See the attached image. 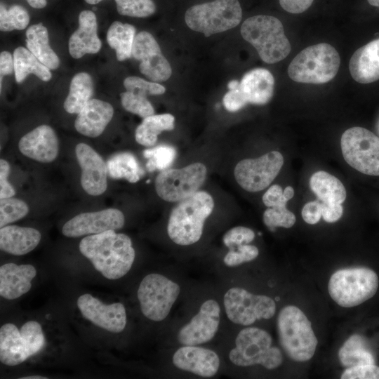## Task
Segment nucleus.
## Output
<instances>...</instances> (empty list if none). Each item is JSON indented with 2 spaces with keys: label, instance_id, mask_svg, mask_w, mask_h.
Returning a JSON list of instances; mask_svg holds the SVG:
<instances>
[{
  "label": "nucleus",
  "instance_id": "2eb2a0df",
  "mask_svg": "<svg viewBox=\"0 0 379 379\" xmlns=\"http://www.w3.org/2000/svg\"><path fill=\"white\" fill-rule=\"evenodd\" d=\"M132 56L140 62V72L152 81H165L171 76V67L150 33L142 31L135 35Z\"/></svg>",
  "mask_w": 379,
  "mask_h": 379
},
{
  "label": "nucleus",
  "instance_id": "4c0bfd02",
  "mask_svg": "<svg viewBox=\"0 0 379 379\" xmlns=\"http://www.w3.org/2000/svg\"><path fill=\"white\" fill-rule=\"evenodd\" d=\"M29 207L21 199L8 197L0 200V227L17 221L27 215Z\"/></svg>",
  "mask_w": 379,
  "mask_h": 379
},
{
  "label": "nucleus",
  "instance_id": "f3484780",
  "mask_svg": "<svg viewBox=\"0 0 379 379\" xmlns=\"http://www.w3.org/2000/svg\"><path fill=\"white\" fill-rule=\"evenodd\" d=\"M220 307L214 300L205 301L199 312L183 326L178 340L183 345H198L210 341L216 334L220 324Z\"/></svg>",
  "mask_w": 379,
  "mask_h": 379
},
{
  "label": "nucleus",
  "instance_id": "bf43d9fd",
  "mask_svg": "<svg viewBox=\"0 0 379 379\" xmlns=\"http://www.w3.org/2000/svg\"><path fill=\"white\" fill-rule=\"evenodd\" d=\"M370 5L379 7V0H367Z\"/></svg>",
  "mask_w": 379,
  "mask_h": 379
},
{
  "label": "nucleus",
  "instance_id": "de8ad7c7",
  "mask_svg": "<svg viewBox=\"0 0 379 379\" xmlns=\"http://www.w3.org/2000/svg\"><path fill=\"white\" fill-rule=\"evenodd\" d=\"M284 190L279 185H272L263 194L262 202L269 207L286 205L287 200L283 196Z\"/></svg>",
  "mask_w": 379,
  "mask_h": 379
},
{
  "label": "nucleus",
  "instance_id": "58836bf2",
  "mask_svg": "<svg viewBox=\"0 0 379 379\" xmlns=\"http://www.w3.org/2000/svg\"><path fill=\"white\" fill-rule=\"evenodd\" d=\"M120 96L121 105L126 111L143 119L154 114V107L147 96L127 91L121 93Z\"/></svg>",
  "mask_w": 379,
  "mask_h": 379
},
{
  "label": "nucleus",
  "instance_id": "49530a36",
  "mask_svg": "<svg viewBox=\"0 0 379 379\" xmlns=\"http://www.w3.org/2000/svg\"><path fill=\"white\" fill-rule=\"evenodd\" d=\"M222 102L225 109L231 112L239 111L248 104L239 89V84L225 93Z\"/></svg>",
  "mask_w": 379,
  "mask_h": 379
},
{
  "label": "nucleus",
  "instance_id": "a19ab883",
  "mask_svg": "<svg viewBox=\"0 0 379 379\" xmlns=\"http://www.w3.org/2000/svg\"><path fill=\"white\" fill-rule=\"evenodd\" d=\"M295 221V215L287 209L286 205L269 207L263 213V222L270 229L277 227L290 228Z\"/></svg>",
  "mask_w": 379,
  "mask_h": 379
},
{
  "label": "nucleus",
  "instance_id": "7c9ffc66",
  "mask_svg": "<svg viewBox=\"0 0 379 379\" xmlns=\"http://www.w3.org/2000/svg\"><path fill=\"white\" fill-rule=\"evenodd\" d=\"M14 73L18 83H22L29 74H33L44 81L52 77L50 69L44 65L27 48L20 46L13 52Z\"/></svg>",
  "mask_w": 379,
  "mask_h": 379
},
{
  "label": "nucleus",
  "instance_id": "72a5a7b5",
  "mask_svg": "<svg viewBox=\"0 0 379 379\" xmlns=\"http://www.w3.org/2000/svg\"><path fill=\"white\" fill-rule=\"evenodd\" d=\"M175 118L171 114H153L143 119L135 130V140L144 146H152L157 141L158 135L164 131L174 128Z\"/></svg>",
  "mask_w": 379,
  "mask_h": 379
},
{
  "label": "nucleus",
  "instance_id": "052dcab7",
  "mask_svg": "<svg viewBox=\"0 0 379 379\" xmlns=\"http://www.w3.org/2000/svg\"><path fill=\"white\" fill-rule=\"evenodd\" d=\"M103 0H85V1L89 4H96L100 3Z\"/></svg>",
  "mask_w": 379,
  "mask_h": 379
},
{
  "label": "nucleus",
  "instance_id": "864d4df0",
  "mask_svg": "<svg viewBox=\"0 0 379 379\" xmlns=\"http://www.w3.org/2000/svg\"><path fill=\"white\" fill-rule=\"evenodd\" d=\"M14 70L13 56L8 52L3 51L0 54V76H1V88L2 84V78L5 75L12 74Z\"/></svg>",
  "mask_w": 379,
  "mask_h": 379
},
{
  "label": "nucleus",
  "instance_id": "f704fd0d",
  "mask_svg": "<svg viewBox=\"0 0 379 379\" xmlns=\"http://www.w3.org/2000/svg\"><path fill=\"white\" fill-rule=\"evenodd\" d=\"M109 175L114 179H126L134 183L144 174L137 159L130 152H119L112 156L107 163Z\"/></svg>",
  "mask_w": 379,
  "mask_h": 379
},
{
  "label": "nucleus",
  "instance_id": "9d476101",
  "mask_svg": "<svg viewBox=\"0 0 379 379\" xmlns=\"http://www.w3.org/2000/svg\"><path fill=\"white\" fill-rule=\"evenodd\" d=\"M340 147L345 161L368 175L379 176V138L369 130L355 126L341 136Z\"/></svg>",
  "mask_w": 379,
  "mask_h": 379
},
{
  "label": "nucleus",
  "instance_id": "6ab92c4d",
  "mask_svg": "<svg viewBox=\"0 0 379 379\" xmlns=\"http://www.w3.org/2000/svg\"><path fill=\"white\" fill-rule=\"evenodd\" d=\"M76 157L81 169V185L88 194L98 196L107 187V167L102 157L91 146L79 143Z\"/></svg>",
  "mask_w": 379,
  "mask_h": 379
},
{
  "label": "nucleus",
  "instance_id": "603ef678",
  "mask_svg": "<svg viewBox=\"0 0 379 379\" xmlns=\"http://www.w3.org/2000/svg\"><path fill=\"white\" fill-rule=\"evenodd\" d=\"M314 0H279L281 6L291 13H301L310 7Z\"/></svg>",
  "mask_w": 379,
  "mask_h": 379
},
{
  "label": "nucleus",
  "instance_id": "423d86ee",
  "mask_svg": "<svg viewBox=\"0 0 379 379\" xmlns=\"http://www.w3.org/2000/svg\"><path fill=\"white\" fill-rule=\"evenodd\" d=\"M340 64V55L335 48L321 43L300 51L290 63L288 74L296 82L325 84L335 77Z\"/></svg>",
  "mask_w": 379,
  "mask_h": 379
},
{
  "label": "nucleus",
  "instance_id": "a18cd8bd",
  "mask_svg": "<svg viewBox=\"0 0 379 379\" xmlns=\"http://www.w3.org/2000/svg\"><path fill=\"white\" fill-rule=\"evenodd\" d=\"M342 379H379L377 364L358 365L348 367L341 375Z\"/></svg>",
  "mask_w": 379,
  "mask_h": 379
},
{
  "label": "nucleus",
  "instance_id": "ea45409f",
  "mask_svg": "<svg viewBox=\"0 0 379 379\" xmlns=\"http://www.w3.org/2000/svg\"><path fill=\"white\" fill-rule=\"evenodd\" d=\"M118 13L121 15L146 18L156 11L152 0H114Z\"/></svg>",
  "mask_w": 379,
  "mask_h": 379
},
{
  "label": "nucleus",
  "instance_id": "bb28decb",
  "mask_svg": "<svg viewBox=\"0 0 379 379\" xmlns=\"http://www.w3.org/2000/svg\"><path fill=\"white\" fill-rule=\"evenodd\" d=\"M41 238L39 230L18 225H6L0 229V248L15 255L33 251Z\"/></svg>",
  "mask_w": 379,
  "mask_h": 379
},
{
  "label": "nucleus",
  "instance_id": "412c9836",
  "mask_svg": "<svg viewBox=\"0 0 379 379\" xmlns=\"http://www.w3.org/2000/svg\"><path fill=\"white\" fill-rule=\"evenodd\" d=\"M173 363L181 370L210 378L218 371L220 359L211 350L197 345H183L174 353Z\"/></svg>",
  "mask_w": 379,
  "mask_h": 379
},
{
  "label": "nucleus",
  "instance_id": "4d7b16f0",
  "mask_svg": "<svg viewBox=\"0 0 379 379\" xmlns=\"http://www.w3.org/2000/svg\"><path fill=\"white\" fill-rule=\"evenodd\" d=\"M239 84V81L237 80H232L227 84L229 90L236 88Z\"/></svg>",
  "mask_w": 379,
  "mask_h": 379
},
{
  "label": "nucleus",
  "instance_id": "f257e3e1",
  "mask_svg": "<svg viewBox=\"0 0 379 379\" xmlns=\"http://www.w3.org/2000/svg\"><path fill=\"white\" fill-rule=\"evenodd\" d=\"M79 251L96 270L112 280L128 272L135 255L131 238L112 230L85 237L79 243Z\"/></svg>",
  "mask_w": 379,
  "mask_h": 379
},
{
  "label": "nucleus",
  "instance_id": "4468645a",
  "mask_svg": "<svg viewBox=\"0 0 379 379\" xmlns=\"http://www.w3.org/2000/svg\"><path fill=\"white\" fill-rule=\"evenodd\" d=\"M284 157L272 151L256 159H246L235 166L234 175L237 183L251 192L261 191L269 186L279 174Z\"/></svg>",
  "mask_w": 379,
  "mask_h": 379
},
{
  "label": "nucleus",
  "instance_id": "1a4fd4ad",
  "mask_svg": "<svg viewBox=\"0 0 379 379\" xmlns=\"http://www.w3.org/2000/svg\"><path fill=\"white\" fill-rule=\"evenodd\" d=\"M44 344L37 321H29L20 330L13 324H5L0 328V361L11 366L18 365L41 350Z\"/></svg>",
  "mask_w": 379,
  "mask_h": 379
},
{
  "label": "nucleus",
  "instance_id": "a878e982",
  "mask_svg": "<svg viewBox=\"0 0 379 379\" xmlns=\"http://www.w3.org/2000/svg\"><path fill=\"white\" fill-rule=\"evenodd\" d=\"M274 79L265 68L247 72L239 81V89L248 103L265 105L274 94Z\"/></svg>",
  "mask_w": 379,
  "mask_h": 379
},
{
  "label": "nucleus",
  "instance_id": "c9c22d12",
  "mask_svg": "<svg viewBox=\"0 0 379 379\" xmlns=\"http://www.w3.org/2000/svg\"><path fill=\"white\" fill-rule=\"evenodd\" d=\"M29 15L27 10L20 5L8 8L1 3L0 6V29L3 32L22 30L27 27Z\"/></svg>",
  "mask_w": 379,
  "mask_h": 379
},
{
  "label": "nucleus",
  "instance_id": "f03ea898",
  "mask_svg": "<svg viewBox=\"0 0 379 379\" xmlns=\"http://www.w3.org/2000/svg\"><path fill=\"white\" fill-rule=\"evenodd\" d=\"M213 208V199L205 191H197L180 201L169 216L167 232L170 239L181 246L197 242L202 235L204 222Z\"/></svg>",
  "mask_w": 379,
  "mask_h": 379
},
{
  "label": "nucleus",
  "instance_id": "cd10ccee",
  "mask_svg": "<svg viewBox=\"0 0 379 379\" xmlns=\"http://www.w3.org/2000/svg\"><path fill=\"white\" fill-rule=\"evenodd\" d=\"M26 46L50 69L59 67V58L49 45L48 29L42 23L31 25L27 29Z\"/></svg>",
  "mask_w": 379,
  "mask_h": 379
},
{
  "label": "nucleus",
  "instance_id": "37998d69",
  "mask_svg": "<svg viewBox=\"0 0 379 379\" xmlns=\"http://www.w3.org/2000/svg\"><path fill=\"white\" fill-rule=\"evenodd\" d=\"M258 254L259 251L256 246L243 244L230 249L225 255L223 261L227 266L234 267L255 259Z\"/></svg>",
  "mask_w": 379,
  "mask_h": 379
},
{
  "label": "nucleus",
  "instance_id": "39448f33",
  "mask_svg": "<svg viewBox=\"0 0 379 379\" xmlns=\"http://www.w3.org/2000/svg\"><path fill=\"white\" fill-rule=\"evenodd\" d=\"M379 288V276L366 266L340 269L331 277L328 290L331 298L343 307H353L373 298Z\"/></svg>",
  "mask_w": 379,
  "mask_h": 379
},
{
  "label": "nucleus",
  "instance_id": "6e6552de",
  "mask_svg": "<svg viewBox=\"0 0 379 379\" xmlns=\"http://www.w3.org/2000/svg\"><path fill=\"white\" fill-rule=\"evenodd\" d=\"M241 18L238 0H215L194 5L185 15L187 25L206 37L235 27Z\"/></svg>",
  "mask_w": 379,
  "mask_h": 379
},
{
  "label": "nucleus",
  "instance_id": "79ce46f5",
  "mask_svg": "<svg viewBox=\"0 0 379 379\" xmlns=\"http://www.w3.org/2000/svg\"><path fill=\"white\" fill-rule=\"evenodd\" d=\"M124 86L127 91L136 93L145 96L164 94L166 88L154 81H148L140 77L131 76L124 81Z\"/></svg>",
  "mask_w": 379,
  "mask_h": 379
},
{
  "label": "nucleus",
  "instance_id": "13d9d810",
  "mask_svg": "<svg viewBox=\"0 0 379 379\" xmlns=\"http://www.w3.org/2000/svg\"><path fill=\"white\" fill-rule=\"evenodd\" d=\"M20 379H47V378L41 376V375H31V376L22 377V378H20Z\"/></svg>",
  "mask_w": 379,
  "mask_h": 379
},
{
  "label": "nucleus",
  "instance_id": "a211bd4d",
  "mask_svg": "<svg viewBox=\"0 0 379 379\" xmlns=\"http://www.w3.org/2000/svg\"><path fill=\"white\" fill-rule=\"evenodd\" d=\"M77 305L86 319L108 331L120 333L126 325V310L121 302L105 305L86 293L79 297Z\"/></svg>",
  "mask_w": 379,
  "mask_h": 379
},
{
  "label": "nucleus",
  "instance_id": "09e8293b",
  "mask_svg": "<svg viewBox=\"0 0 379 379\" xmlns=\"http://www.w3.org/2000/svg\"><path fill=\"white\" fill-rule=\"evenodd\" d=\"M10 171L8 163L3 159L0 160V198L12 197L15 192L12 185L8 181Z\"/></svg>",
  "mask_w": 379,
  "mask_h": 379
},
{
  "label": "nucleus",
  "instance_id": "393cba45",
  "mask_svg": "<svg viewBox=\"0 0 379 379\" xmlns=\"http://www.w3.org/2000/svg\"><path fill=\"white\" fill-rule=\"evenodd\" d=\"M352 77L361 84H369L379 79V39L358 48L349 62Z\"/></svg>",
  "mask_w": 379,
  "mask_h": 379
},
{
  "label": "nucleus",
  "instance_id": "473e14b6",
  "mask_svg": "<svg viewBox=\"0 0 379 379\" xmlns=\"http://www.w3.org/2000/svg\"><path fill=\"white\" fill-rule=\"evenodd\" d=\"M135 32L132 25L119 21H114L109 26L107 41L109 46L115 50L119 61H124L132 56Z\"/></svg>",
  "mask_w": 379,
  "mask_h": 379
},
{
  "label": "nucleus",
  "instance_id": "2f4dec72",
  "mask_svg": "<svg viewBox=\"0 0 379 379\" xmlns=\"http://www.w3.org/2000/svg\"><path fill=\"white\" fill-rule=\"evenodd\" d=\"M93 83L86 72H79L74 76L69 91L64 102V109L70 114H79L88 102L92 99Z\"/></svg>",
  "mask_w": 379,
  "mask_h": 379
},
{
  "label": "nucleus",
  "instance_id": "f8f14e48",
  "mask_svg": "<svg viewBox=\"0 0 379 379\" xmlns=\"http://www.w3.org/2000/svg\"><path fill=\"white\" fill-rule=\"evenodd\" d=\"M207 169L200 162L182 168H167L155 180V190L160 198L169 201H182L198 191L206 180Z\"/></svg>",
  "mask_w": 379,
  "mask_h": 379
},
{
  "label": "nucleus",
  "instance_id": "ddd939ff",
  "mask_svg": "<svg viewBox=\"0 0 379 379\" xmlns=\"http://www.w3.org/2000/svg\"><path fill=\"white\" fill-rule=\"evenodd\" d=\"M224 306L228 319L244 326L262 319H270L276 311L275 302L270 297L253 294L239 287L231 288L226 292Z\"/></svg>",
  "mask_w": 379,
  "mask_h": 379
},
{
  "label": "nucleus",
  "instance_id": "e433bc0d",
  "mask_svg": "<svg viewBox=\"0 0 379 379\" xmlns=\"http://www.w3.org/2000/svg\"><path fill=\"white\" fill-rule=\"evenodd\" d=\"M143 155L148 159L146 167L149 171L167 169L173 162L176 151L171 146L160 145L145 149Z\"/></svg>",
  "mask_w": 379,
  "mask_h": 379
},
{
  "label": "nucleus",
  "instance_id": "c756f323",
  "mask_svg": "<svg viewBox=\"0 0 379 379\" xmlns=\"http://www.w3.org/2000/svg\"><path fill=\"white\" fill-rule=\"evenodd\" d=\"M338 358L343 366L376 364L375 357L365 338L359 334L351 335L338 351Z\"/></svg>",
  "mask_w": 379,
  "mask_h": 379
},
{
  "label": "nucleus",
  "instance_id": "c03bdc74",
  "mask_svg": "<svg viewBox=\"0 0 379 379\" xmlns=\"http://www.w3.org/2000/svg\"><path fill=\"white\" fill-rule=\"evenodd\" d=\"M255 238L254 232L246 227L238 226L228 230L223 236L224 244L230 249H234L243 244H248Z\"/></svg>",
  "mask_w": 379,
  "mask_h": 379
},
{
  "label": "nucleus",
  "instance_id": "9b49d317",
  "mask_svg": "<svg viewBox=\"0 0 379 379\" xmlns=\"http://www.w3.org/2000/svg\"><path fill=\"white\" fill-rule=\"evenodd\" d=\"M180 288L175 282L159 274H149L140 282L138 299L140 310L147 319L161 321L169 314Z\"/></svg>",
  "mask_w": 379,
  "mask_h": 379
},
{
  "label": "nucleus",
  "instance_id": "dca6fc26",
  "mask_svg": "<svg viewBox=\"0 0 379 379\" xmlns=\"http://www.w3.org/2000/svg\"><path fill=\"white\" fill-rule=\"evenodd\" d=\"M124 222L123 213L110 208L77 215L65 223L62 232L67 237H79L119 230L124 227Z\"/></svg>",
  "mask_w": 379,
  "mask_h": 379
},
{
  "label": "nucleus",
  "instance_id": "8fccbe9b",
  "mask_svg": "<svg viewBox=\"0 0 379 379\" xmlns=\"http://www.w3.org/2000/svg\"><path fill=\"white\" fill-rule=\"evenodd\" d=\"M301 215L305 222L310 225L317 224L321 217L320 201L315 200L305 204L302 209Z\"/></svg>",
  "mask_w": 379,
  "mask_h": 379
},
{
  "label": "nucleus",
  "instance_id": "0eeeda50",
  "mask_svg": "<svg viewBox=\"0 0 379 379\" xmlns=\"http://www.w3.org/2000/svg\"><path fill=\"white\" fill-rule=\"evenodd\" d=\"M272 344V338L266 331L246 327L238 333L235 347L229 354L230 359L239 366L260 364L267 369H274L281 364L283 356Z\"/></svg>",
  "mask_w": 379,
  "mask_h": 379
},
{
  "label": "nucleus",
  "instance_id": "b1692460",
  "mask_svg": "<svg viewBox=\"0 0 379 379\" xmlns=\"http://www.w3.org/2000/svg\"><path fill=\"white\" fill-rule=\"evenodd\" d=\"M36 270L29 264L6 263L0 267V295L13 300L27 293Z\"/></svg>",
  "mask_w": 379,
  "mask_h": 379
},
{
  "label": "nucleus",
  "instance_id": "5701e85b",
  "mask_svg": "<svg viewBox=\"0 0 379 379\" xmlns=\"http://www.w3.org/2000/svg\"><path fill=\"white\" fill-rule=\"evenodd\" d=\"M77 114L74 121L76 130L85 136L96 138L112 119L114 108L109 102L93 98Z\"/></svg>",
  "mask_w": 379,
  "mask_h": 379
},
{
  "label": "nucleus",
  "instance_id": "4be33fe9",
  "mask_svg": "<svg viewBox=\"0 0 379 379\" xmlns=\"http://www.w3.org/2000/svg\"><path fill=\"white\" fill-rule=\"evenodd\" d=\"M97 18L91 11L85 10L79 16V27L71 35L68 48L71 56L79 59L86 54L98 53L102 46L98 33Z\"/></svg>",
  "mask_w": 379,
  "mask_h": 379
},
{
  "label": "nucleus",
  "instance_id": "3c124183",
  "mask_svg": "<svg viewBox=\"0 0 379 379\" xmlns=\"http://www.w3.org/2000/svg\"><path fill=\"white\" fill-rule=\"evenodd\" d=\"M321 217L327 222H335L343 215V208L342 204L321 202Z\"/></svg>",
  "mask_w": 379,
  "mask_h": 379
},
{
  "label": "nucleus",
  "instance_id": "6e6d98bb",
  "mask_svg": "<svg viewBox=\"0 0 379 379\" xmlns=\"http://www.w3.org/2000/svg\"><path fill=\"white\" fill-rule=\"evenodd\" d=\"M283 196L287 200L289 201L294 196V190L291 186H287L283 191Z\"/></svg>",
  "mask_w": 379,
  "mask_h": 379
},
{
  "label": "nucleus",
  "instance_id": "20e7f679",
  "mask_svg": "<svg viewBox=\"0 0 379 379\" xmlns=\"http://www.w3.org/2000/svg\"><path fill=\"white\" fill-rule=\"evenodd\" d=\"M277 331L281 346L295 361H306L314 354L318 344L310 321L298 307L288 305L277 318Z\"/></svg>",
  "mask_w": 379,
  "mask_h": 379
},
{
  "label": "nucleus",
  "instance_id": "aec40b11",
  "mask_svg": "<svg viewBox=\"0 0 379 379\" xmlns=\"http://www.w3.org/2000/svg\"><path fill=\"white\" fill-rule=\"evenodd\" d=\"M18 148L29 159L41 163H51L58 154V139L51 126L41 125L20 138Z\"/></svg>",
  "mask_w": 379,
  "mask_h": 379
},
{
  "label": "nucleus",
  "instance_id": "c85d7f7f",
  "mask_svg": "<svg viewBox=\"0 0 379 379\" xmlns=\"http://www.w3.org/2000/svg\"><path fill=\"white\" fill-rule=\"evenodd\" d=\"M310 187L323 203L342 204L347 197L342 182L326 171H320L313 173L310 179Z\"/></svg>",
  "mask_w": 379,
  "mask_h": 379
},
{
  "label": "nucleus",
  "instance_id": "7ed1b4c3",
  "mask_svg": "<svg viewBox=\"0 0 379 379\" xmlns=\"http://www.w3.org/2000/svg\"><path fill=\"white\" fill-rule=\"evenodd\" d=\"M241 34L268 64L282 60L291 50L281 22L273 16L258 15L247 18L241 27Z\"/></svg>",
  "mask_w": 379,
  "mask_h": 379
},
{
  "label": "nucleus",
  "instance_id": "5fc2aeb1",
  "mask_svg": "<svg viewBox=\"0 0 379 379\" xmlns=\"http://www.w3.org/2000/svg\"><path fill=\"white\" fill-rule=\"evenodd\" d=\"M26 1L29 4V6H31L32 8H44L47 4L46 0H26Z\"/></svg>",
  "mask_w": 379,
  "mask_h": 379
}]
</instances>
